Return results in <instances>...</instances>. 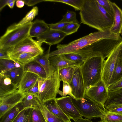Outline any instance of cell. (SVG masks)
Here are the masks:
<instances>
[{
	"label": "cell",
	"instance_id": "cell-1",
	"mask_svg": "<svg viewBox=\"0 0 122 122\" xmlns=\"http://www.w3.org/2000/svg\"><path fill=\"white\" fill-rule=\"evenodd\" d=\"M80 15L81 23L99 31L110 29L113 22V17L101 6L97 0H85Z\"/></svg>",
	"mask_w": 122,
	"mask_h": 122
},
{
	"label": "cell",
	"instance_id": "cell-2",
	"mask_svg": "<svg viewBox=\"0 0 122 122\" xmlns=\"http://www.w3.org/2000/svg\"><path fill=\"white\" fill-rule=\"evenodd\" d=\"M110 29L92 33L67 44H58L56 46L57 49L50 53L49 57L73 52L102 39L122 40L120 34L112 33Z\"/></svg>",
	"mask_w": 122,
	"mask_h": 122
},
{
	"label": "cell",
	"instance_id": "cell-3",
	"mask_svg": "<svg viewBox=\"0 0 122 122\" xmlns=\"http://www.w3.org/2000/svg\"><path fill=\"white\" fill-rule=\"evenodd\" d=\"M104 60L100 53L94 52L88 55L80 66L86 89L95 85L102 79Z\"/></svg>",
	"mask_w": 122,
	"mask_h": 122
},
{
	"label": "cell",
	"instance_id": "cell-4",
	"mask_svg": "<svg viewBox=\"0 0 122 122\" xmlns=\"http://www.w3.org/2000/svg\"><path fill=\"white\" fill-rule=\"evenodd\" d=\"M32 22L24 25L15 27L11 25L0 39V49L6 50L29 35Z\"/></svg>",
	"mask_w": 122,
	"mask_h": 122
},
{
	"label": "cell",
	"instance_id": "cell-5",
	"mask_svg": "<svg viewBox=\"0 0 122 122\" xmlns=\"http://www.w3.org/2000/svg\"><path fill=\"white\" fill-rule=\"evenodd\" d=\"M74 106L82 116L91 119L95 117L102 118L107 110L86 95L83 98L76 99L72 97Z\"/></svg>",
	"mask_w": 122,
	"mask_h": 122
},
{
	"label": "cell",
	"instance_id": "cell-6",
	"mask_svg": "<svg viewBox=\"0 0 122 122\" xmlns=\"http://www.w3.org/2000/svg\"><path fill=\"white\" fill-rule=\"evenodd\" d=\"M42 43L39 41L34 40L29 35L5 51L12 60L19 54L25 52H31L38 56H41L44 53V50L41 46Z\"/></svg>",
	"mask_w": 122,
	"mask_h": 122
},
{
	"label": "cell",
	"instance_id": "cell-7",
	"mask_svg": "<svg viewBox=\"0 0 122 122\" xmlns=\"http://www.w3.org/2000/svg\"><path fill=\"white\" fill-rule=\"evenodd\" d=\"M61 81L57 69L55 70L51 76L44 79L37 96L43 104L46 101L56 98L59 90Z\"/></svg>",
	"mask_w": 122,
	"mask_h": 122
},
{
	"label": "cell",
	"instance_id": "cell-8",
	"mask_svg": "<svg viewBox=\"0 0 122 122\" xmlns=\"http://www.w3.org/2000/svg\"><path fill=\"white\" fill-rule=\"evenodd\" d=\"M122 55V42L112 51L103 64L102 80L108 88L115 67L119 59Z\"/></svg>",
	"mask_w": 122,
	"mask_h": 122
},
{
	"label": "cell",
	"instance_id": "cell-9",
	"mask_svg": "<svg viewBox=\"0 0 122 122\" xmlns=\"http://www.w3.org/2000/svg\"><path fill=\"white\" fill-rule=\"evenodd\" d=\"M85 94L89 98L105 108L104 105L109 97L108 91L102 79L95 85L86 89Z\"/></svg>",
	"mask_w": 122,
	"mask_h": 122
},
{
	"label": "cell",
	"instance_id": "cell-10",
	"mask_svg": "<svg viewBox=\"0 0 122 122\" xmlns=\"http://www.w3.org/2000/svg\"><path fill=\"white\" fill-rule=\"evenodd\" d=\"M26 95L25 93L20 92L17 90L0 97V117L21 102Z\"/></svg>",
	"mask_w": 122,
	"mask_h": 122
},
{
	"label": "cell",
	"instance_id": "cell-11",
	"mask_svg": "<svg viewBox=\"0 0 122 122\" xmlns=\"http://www.w3.org/2000/svg\"><path fill=\"white\" fill-rule=\"evenodd\" d=\"M69 85L72 89L73 98L79 99L84 97L86 89L80 66L76 67L72 79Z\"/></svg>",
	"mask_w": 122,
	"mask_h": 122
},
{
	"label": "cell",
	"instance_id": "cell-12",
	"mask_svg": "<svg viewBox=\"0 0 122 122\" xmlns=\"http://www.w3.org/2000/svg\"><path fill=\"white\" fill-rule=\"evenodd\" d=\"M55 99L62 111L70 119L74 120L82 117L74 105L71 96L56 98Z\"/></svg>",
	"mask_w": 122,
	"mask_h": 122
},
{
	"label": "cell",
	"instance_id": "cell-13",
	"mask_svg": "<svg viewBox=\"0 0 122 122\" xmlns=\"http://www.w3.org/2000/svg\"><path fill=\"white\" fill-rule=\"evenodd\" d=\"M66 36V34L61 30L50 29L37 37V40L51 46L59 43Z\"/></svg>",
	"mask_w": 122,
	"mask_h": 122
},
{
	"label": "cell",
	"instance_id": "cell-14",
	"mask_svg": "<svg viewBox=\"0 0 122 122\" xmlns=\"http://www.w3.org/2000/svg\"><path fill=\"white\" fill-rule=\"evenodd\" d=\"M109 97L104 107L108 111L122 106V91L119 89L108 92Z\"/></svg>",
	"mask_w": 122,
	"mask_h": 122
},
{
	"label": "cell",
	"instance_id": "cell-15",
	"mask_svg": "<svg viewBox=\"0 0 122 122\" xmlns=\"http://www.w3.org/2000/svg\"><path fill=\"white\" fill-rule=\"evenodd\" d=\"M40 77L34 73L25 72L18 86V90L20 91L25 93L28 90Z\"/></svg>",
	"mask_w": 122,
	"mask_h": 122
},
{
	"label": "cell",
	"instance_id": "cell-16",
	"mask_svg": "<svg viewBox=\"0 0 122 122\" xmlns=\"http://www.w3.org/2000/svg\"><path fill=\"white\" fill-rule=\"evenodd\" d=\"M18 89L9 77L0 73V97L14 92Z\"/></svg>",
	"mask_w": 122,
	"mask_h": 122
},
{
	"label": "cell",
	"instance_id": "cell-17",
	"mask_svg": "<svg viewBox=\"0 0 122 122\" xmlns=\"http://www.w3.org/2000/svg\"><path fill=\"white\" fill-rule=\"evenodd\" d=\"M113 12L114 21L110 29L112 33L120 34L122 28V10L114 3H111Z\"/></svg>",
	"mask_w": 122,
	"mask_h": 122
},
{
	"label": "cell",
	"instance_id": "cell-18",
	"mask_svg": "<svg viewBox=\"0 0 122 122\" xmlns=\"http://www.w3.org/2000/svg\"><path fill=\"white\" fill-rule=\"evenodd\" d=\"M43 106L48 111L57 117L64 120L66 122L71 121L63 112L58 104L55 99L49 100L44 102Z\"/></svg>",
	"mask_w": 122,
	"mask_h": 122
},
{
	"label": "cell",
	"instance_id": "cell-19",
	"mask_svg": "<svg viewBox=\"0 0 122 122\" xmlns=\"http://www.w3.org/2000/svg\"><path fill=\"white\" fill-rule=\"evenodd\" d=\"M51 46H50L48 50L42 55L38 56L35 60L44 69L46 74V78L51 76L57 69L51 64L49 60Z\"/></svg>",
	"mask_w": 122,
	"mask_h": 122
},
{
	"label": "cell",
	"instance_id": "cell-20",
	"mask_svg": "<svg viewBox=\"0 0 122 122\" xmlns=\"http://www.w3.org/2000/svg\"><path fill=\"white\" fill-rule=\"evenodd\" d=\"M49 59L51 64L58 70L66 67L80 66L66 58L63 55L53 56Z\"/></svg>",
	"mask_w": 122,
	"mask_h": 122
},
{
	"label": "cell",
	"instance_id": "cell-21",
	"mask_svg": "<svg viewBox=\"0 0 122 122\" xmlns=\"http://www.w3.org/2000/svg\"><path fill=\"white\" fill-rule=\"evenodd\" d=\"M50 29L48 24L44 20L37 19L32 22L29 35L31 38L37 37L48 31Z\"/></svg>",
	"mask_w": 122,
	"mask_h": 122
},
{
	"label": "cell",
	"instance_id": "cell-22",
	"mask_svg": "<svg viewBox=\"0 0 122 122\" xmlns=\"http://www.w3.org/2000/svg\"><path fill=\"white\" fill-rule=\"evenodd\" d=\"M26 94L21 102L24 108H32L41 110L43 106V104L37 97L31 94Z\"/></svg>",
	"mask_w": 122,
	"mask_h": 122
},
{
	"label": "cell",
	"instance_id": "cell-23",
	"mask_svg": "<svg viewBox=\"0 0 122 122\" xmlns=\"http://www.w3.org/2000/svg\"><path fill=\"white\" fill-rule=\"evenodd\" d=\"M24 72H29L35 74L40 77L46 78V73L43 67L35 60L24 66Z\"/></svg>",
	"mask_w": 122,
	"mask_h": 122
},
{
	"label": "cell",
	"instance_id": "cell-24",
	"mask_svg": "<svg viewBox=\"0 0 122 122\" xmlns=\"http://www.w3.org/2000/svg\"><path fill=\"white\" fill-rule=\"evenodd\" d=\"M25 109L21 102L19 103L0 117V122H12L19 113Z\"/></svg>",
	"mask_w": 122,
	"mask_h": 122
},
{
	"label": "cell",
	"instance_id": "cell-25",
	"mask_svg": "<svg viewBox=\"0 0 122 122\" xmlns=\"http://www.w3.org/2000/svg\"><path fill=\"white\" fill-rule=\"evenodd\" d=\"M23 66L13 69L2 74L10 78L14 84L18 86L25 72Z\"/></svg>",
	"mask_w": 122,
	"mask_h": 122
},
{
	"label": "cell",
	"instance_id": "cell-26",
	"mask_svg": "<svg viewBox=\"0 0 122 122\" xmlns=\"http://www.w3.org/2000/svg\"><path fill=\"white\" fill-rule=\"evenodd\" d=\"M24 66L12 60L0 59V73H3L13 69Z\"/></svg>",
	"mask_w": 122,
	"mask_h": 122
},
{
	"label": "cell",
	"instance_id": "cell-27",
	"mask_svg": "<svg viewBox=\"0 0 122 122\" xmlns=\"http://www.w3.org/2000/svg\"><path fill=\"white\" fill-rule=\"evenodd\" d=\"M76 67H69L58 70L60 81L69 85L72 79Z\"/></svg>",
	"mask_w": 122,
	"mask_h": 122
},
{
	"label": "cell",
	"instance_id": "cell-28",
	"mask_svg": "<svg viewBox=\"0 0 122 122\" xmlns=\"http://www.w3.org/2000/svg\"><path fill=\"white\" fill-rule=\"evenodd\" d=\"M38 56L34 53L28 52L21 54L12 59L24 66L35 60Z\"/></svg>",
	"mask_w": 122,
	"mask_h": 122
},
{
	"label": "cell",
	"instance_id": "cell-29",
	"mask_svg": "<svg viewBox=\"0 0 122 122\" xmlns=\"http://www.w3.org/2000/svg\"><path fill=\"white\" fill-rule=\"evenodd\" d=\"M38 9L37 6L34 7L17 24L12 25L15 27H19L23 26L30 23L38 14Z\"/></svg>",
	"mask_w": 122,
	"mask_h": 122
},
{
	"label": "cell",
	"instance_id": "cell-30",
	"mask_svg": "<svg viewBox=\"0 0 122 122\" xmlns=\"http://www.w3.org/2000/svg\"><path fill=\"white\" fill-rule=\"evenodd\" d=\"M33 108H25L20 111L12 122H31Z\"/></svg>",
	"mask_w": 122,
	"mask_h": 122
},
{
	"label": "cell",
	"instance_id": "cell-31",
	"mask_svg": "<svg viewBox=\"0 0 122 122\" xmlns=\"http://www.w3.org/2000/svg\"><path fill=\"white\" fill-rule=\"evenodd\" d=\"M66 59L76 64L78 66H81L85 62L87 57H84L76 53L71 52L62 54Z\"/></svg>",
	"mask_w": 122,
	"mask_h": 122
},
{
	"label": "cell",
	"instance_id": "cell-32",
	"mask_svg": "<svg viewBox=\"0 0 122 122\" xmlns=\"http://www.w3.org/2000/svg\"><path fill=\"white\" fill-rule=\"evenodd\" d=\"M122 77V55L115 67L110 81V85L116 82Z\"/></svg>",
	"mask_w": 122,
	"mask_h": 122
},
{
	"label": "cell",
	"instance_id": "cell-33",
	"mask_svg": "<svg viewBox=\"0 0 122 122\" xmlns=\"http://www.w3.org/2000/svg\"><path fill=\"white\" fill-rule=\"evenodd\" d=\"M45 1L64 3L73 7L76 10H81L82 8L85 0H49Z\"/></svg>",
	"mask_w": 122,
	"mask_h": 122
},
{
	"label": "cell",
	"instance_id": "cell-34",
	"mask_svg": "<svg viewBox=\"0 0 122 122\" xmlns=\"http://www.w3.org/2000/svg\"><path fill=\"white\" fill-rule=\"evenodd\" d=\"M100 121L105 122H122V115L118 114L106 113Z\"/></svg>",
	"mask_w": 122,
	"mask_h": 122
},
{
	"label": "cell",
	"instance_id": "cell-35",
	"mask_svg": "<svg viewBox=\"0 0 122 122\" xmlns=\"http://www.w3.org/2000/svg\"><path fill=\"white\" fill-rule=\"evenodd\" d=\"M41 110L45 118L46 122H66L63 119L51 113L43 106Z\"/></svg>",
	"mask_w": 122,
	"mask_h": 122
},
{
	"label": "cell",
	"instance_id": "cell-36",
	"mask_svg": "<svg viewBox=\"0 0 122 122\" xmlns=\"http://www.w3.org/2000/svg\"><path fill=\"white\" fill-rule=\"evenodd\" d=\"M31 122H46L41 109L33 108L31 113Z\"/></svg>",
	"mask_w": 122,
	"mask_h": 122
},
{
	"label": "cell",
	"instance_id": "cell-37",
	"mask_svg": "<svg viewBox=\"0 0 122 122\" xmlns=\"http://www.w3.org/2000/svg\"><path fill=\"white\" fill-rule=\"evenodd\" d=\"M80 26L79 23H71L60 30L64 33L67 36L77 32Z\"/></svg>",
	"mask_w": 122,
	"mask_h": 122
},
{
	"label": "cell",
	"instance_id": "cell-38",
	"mask_svg": "<svg viewBox=\"0 0 122 122\" xmlns=\"http://www.w3.org/2000/svg\"><path fill=\"white\" fill-rule=\"evenodd\" d=\"M62 19L59 22H62L78 23L76 18V14L73 11L67 10L66 14L62 16Z\"/></svg>",
	"mask_w": 122,
	"mask_h": 122
},
{
	"label": "cell",
	"instance_id": "cell-39",
	"mask_svg": "<svg viewBox=\"0 0 122 122\" xmlns=\"http://www.w3.org/2000/svg\"><path fill=\"white\" fill-rule=\"evenodd\" d=\"M99 4L108 13L113 17V12L112 2L108 0H97Z\"/></svg>",
	"mask_w": 122,
	"mask_h": 122
},
{
	"label": "cell",
	"instance_id": "cell-40",
	"mask_svg": "<svg viewBox=\"0 0 122 122\" xmlns=\"http://www.w3.org/2000/svg\"><path fill=\"white\" fill-rule=\"evenodd\" d=\"M63 83L62 91L59 90L58 93L62 97H65L67 95H69L72 97L73 98L72 93V89L70 85L64 82H63Z\"/></svg>",
	"mask_w": 122,
	"mask_h": 122
},
{
	"label": "cell",
	"instance_id": "cell-41",
	"mask_svg": "<svg viewBox=\"0 0 122 122\" xmlns=\"http://www.w3.org/2000/svg\"><path fill=\"white\" fill-rule=\"evenodd\" d=\"M40 83L38 80L34 85L28 90L25 92V93L32 94L37 97L41 85Z\"/></svg>",
	"mask_w": 122,
	"mask_h": 122
},
{
	"label": "cell",
	"instance_id": "cell-42",
	"mask_svg": "<svg viewBox=\"0 0 122 122\" xmlns=\"http://www.w3.org/2000/svg\"><path fill=\"white\" fill-rule=\"evenodd\" d=\"M71 23L62 22H59L55 24H48V25L50 29L60 30L66 25Z\"/></svg>",
	"mask_w": 122,
	"mask_h": 122
},
{
	"label": "cell",
	"instance_id": "cell-43",
	"mask_svg": "<svg viewBox=\"0 0 122 122\" xmlns=\"http://www.w3.org/2000/svg\"><path fill=\"white\" fill-rule=\"evenodd\" d=\"M122 88V77L115 83L112 84L108 88V92L114 91Z\"/></svg>",
	"mask_w": 122,
	"mask_h": 122
},
{
	"label": "cell",
	"instance_id": "cell-44",
	"mask_svg": "<svg viewBox=\"0 0 122 122\" xmlns=\"http://www.w3.org/2000/svg\"><path fill=\"white\" fill-rule=\"evenodd\" d=\"M25 4L28 6H31L45 0H23Z\"/></svg>",
	"mask_w": 122,
	"mask_h": 122
},
{
	"label": "cell",
	"instance_id": "cell-45",
	"mask_svg": "<svg viewBox=\"0 0 122 122\" xmlns=\"http://www.w3.org/2000/svg\"><path fill=\"white\" fill-rule=\"evenodd\" d=\"M0 59L12 60L8 55L6 51L1 49H0Z\"/></svg>",
	"mask_w": 122,
	"mask_h": 122
},
{
	"label": "cell",
	"instance_id": "cell-46",
	"mask_svg": "<svg viewBox=\"0 0 122 122\" xmlns=\"http://www.w3.org/2000/svg\"><path fill=\"white\" fill-rule=\"evenodd\" d=\"M106 112L110 113L117 114L122 115V106L110 110H107Z\"/></svg>",
	"mask_w": 122,
	"mask_h": 122
},
{
	"label": "cell",
	"instance_id": "cell-47",
	"mask_svg": "<svg viewBox=\"0 0 122 122\" xmlns=\"http://www.w3.org/2000/svg\"><path fill=\"white\" fill-rule=\"evenodd\" d=\"M14 0H0V11L6 5H8L9 3L13 1Z\"/></svg>",
	"mask_w": 122,
	"mask_h": 122
},
{
	"label": "cell",
	"instance_id": "cell-48",
	"mask_svg": "<svg viewBox=\"0 0 122 122\" xmlns=\"http://www.w3.org/2000/svg\"><path fill=\"white\" fill-rule=\"evenodd\" d=\"M74 122H92L91 119L87 118H81L76 119L73 120Z\"/></svg>",
	"mask_w": 122,
	"mask_h": 122
},
{
	"label": "cell",
	"instance_id": "cell-49",
	"mask_svg": "<svg viewBox=\"0 0 122 122\" xmlns=\"http://www.w3.org/2000/svg\"><path fill=\"white\" fill-rule=\"evenodd\" d=\"M25 2L23 0H18L16 1V5L18 8H21L24 5Z\"/></svg>",
	"mask_w": 122,
	"mask_h": 122
},
{
	"label": "cell",
	"instance_id": "cell-50",
	"mask_svg": "<svg viewBox=\"0 0 122 122\" xmlns=\"http://www.w3.org/2000/svg\"><path fill=\"white\" fill-rule=\"evenodd\" d=\"M16 1V0H14L13 1L8 4L7 5L10 8H13L14 7L15 2Z\"/></svg>",
	"mask_w": 122,
	"mask_h": 122
},
{
	"label": "cell",
	"instance_id": "cell-51",
	"mask_svg": "<svg viewBox=\"0 0 122 122\" xmlns=\"http://www.w3.org/2000/svg\"><path fill=\"white\" fill-rule=\"evenodd\" d=\"M120 34H121V36H122V28L120 32Z\"/></svg>",
	"mask_w": 122,
	"mask_h": 122
},
{
	"label": "cell",
	"instance_id": "cell-52",
	"mask_svg": "<svg viewBox=\"0 0 122 122\" xmlns=\"http://www.w3.org/2000/svg\"><path fill=\"white\" fill-rule=\"evenodd\" d=\"M119 89V90H120L121 91H122V88H120L119 89Z\"/></svg>",
	"mask_w": 122,
	"mask_h": 122
},
{
	"label": "cell",
	"instance_id": "cell-53",
	"mask_svg": "<svg viewBox=\"0 0 122 122\" xmlns=\"http://www.w3.org/2000/svg\"><path fill=\"white\" fill-rule=\"evenodd\" d=\"M102 122V121H100L99 122Z\"/></svg>",
	"mask_w": 122,
	"mask_h": 122
},
{
	"label": "cell",
	"instance_id": "cell-54",
	"mask_svg": "<svg viewBox=\"0 0 122 122\" xmlns=\"http://www.w3.org/2000/svg\"></svg>",
	"mask_w": 122,
	"mask_h": 122
},
{
	"label": "cell",
	"instance_id": "cell-55",
	"mask_svg": "<svg viewBox=\"0 0 122 122\" xmlns=\"http://www.w3.org/2000/svg\"><path fill=\"white\" fill-rule=\"evenodd\" d=\"M121 0L122 1V0Z\"/></svg>",
	"mask_w": 122,
	"mask_h": 122
}]
</instances>
